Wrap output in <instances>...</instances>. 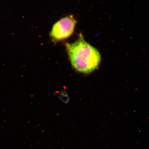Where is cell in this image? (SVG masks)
<instances>
[{
    "instance_id": "1",
    "label": "cell",
    "mask_w": 149,
    "mask_h": 149,
    "mask_svg": "<svg viewBox=\"0 0 149 149\" xmlns=\"http://www.w3.org/2000/svg\"><path fill=\"white\" fill-rule=\"evenodd\" d=\"M65 46L72 66L78 72L91 73L99 65L101 60L99 52L85 41L81 33L75 42L66 43Z\"/></svg>"
},
{
    "instance_id": "2",
    "label": "cell",
    "mask_w": 149,
    "mask_h": 149,
    "mask_svg": "<svg viewBox=\"0 0 149 149\" xmlns=\"http://www.w3.org/2000/svg\"><path fill=\"white\" fill-rule=\"evenodd\" d=\"M77 22L72 16L65 17L57 22L50 33L52 41L55 43L70 37L74 32Z\"/></svg>"
}]
</instances>
